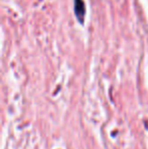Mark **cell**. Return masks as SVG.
<instances>
[{"label": "cell", "instance_id": "1", "mask_svg": "<svg viewBox=\"0 0 148 149\" xmlns=\"http://www.w3.org/2000/svg\"><path fill=\"white\" fill-rule=\"evenodd\" d=\"M74 1V14L76 16V18L78 19V22L80 24H83L85 17V13H86V7H85L84 0H73Z\"/></svg>", "mask_w": 148, "mask_h": 149}]
</instances>
